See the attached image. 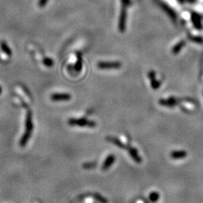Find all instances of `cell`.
<instances>
[{
    "instance_id": "obj_1",
    "label": "cell",
    "mask_w": 203,
    "mask_h": 203,
    "mask_svg": "<svg viewBox=\"0 0 203 203\" xmlns=\"http://www.w3.org/2000/svg\"><path fill=\"white\" fill-rule=\"evenodd\" d=\"M32 130H33V124H32V113L29 111L27 112L26 118V130H25L24 134H23V137L21 138L20 142V144L21 146H24V145H26V143L29 141V138L31 137Z\"/></svg>"
},
{
    "instance_id": "obj_2",
    "label": "cell",
    "mask_w": 203,
    "mask_h": 203,
    "mask_svg": "<svg viewBox=\"0 0 203 203\" xmlns=\"http://www.w3.org/2000/svg\"><path fill=\"white\" fill-rule=\"evenodd\" d=\"M69 124L70 126H77V127H95L96 126V124L94 121H88L84 118H81V119H75V118H72V119L69 120Z\"/></svg>"
},
{
    "instance_id": "obj_3",
    "label": "cell",
    "mask_w": 203,
    "mask_h": 203,
    "mask_svg": "<svg viewBox=\"0 0 203 203\" xmlns=\"http://www.w3.org/2000/svg\"><path fill=\"white\" fill-rule=\"evenodd\" d=\"M51 100L54 102H63L71 99V96L68 93H54L50 96Z\"/></svg>"
},
{
    "instance_id": "obj_4",
    "label": "cell",
    "mask_w": 203,
    "mask_h": 203,
    "mask_svg": "<svg viewBox=\"0 0 203 203\" xmlns=\"http://www.w3.org/2000/svg\"><path fill=\"white\" fill-rule=\"evenodd\" d=\"M115 156L113 154H110L106 157V159L105 160L104 163H103V166H102V169L103 171H106L109 169L111 168L112 165H113L114 163L115 162Z\"/></svg>"
},
{
    "instance_id": "obj_5",
    "label": "cell",
    "mask_w": 203,
    "mask_h": 203,
    "mask_svg": "<svg viewBox=\"0 0 203 203\" xmlns=\"http://www.w3.org/2000/svg\"><path fill=\"white\" fill-rule=\"evenodd\" d=\"M128 151H129V154H130V156L131 157L132 159H133L135 162L137 163H142V158H141V157L139 156L137 150H136V148H133V147L129 148Z\"/></svg>"
},
{
    "instance_id": "obj_6",
    "label": "cell",
    "mask_w": 203,
    "mask_h": 203,
    "mask_svg": "<svg viewBox=\"0 0 203 203\" xmlns=\"http://www.w3.org/2000/svg\"><path fill=\"white\" fill-rule=\"evenodd\" d=\"M187 156V153L184 151H174L171 153V157L173 159H182Z\"/></svg>"
},
{
    "instance_id": "obj_7",
    "label": "cell",
    "mask_w": 203,
    "mask_h": 203,
    "mask_svg": "<svg viewBox=\"0 0 203 203\" xmlns=\"http://www.w3.org/2000/svg\"><path fill=\"white\" fill-rule=\"evenodd\" d=\"M160 104L166 107H174L176 105V101L174 99H160Z\"/></svg>"
},
{
    "instance_id": "obj_8",
    "label": "cell",
    "mask_w": 203,
    "mask_h": 203,
    "mask_svg": "<svg viewBox=\"0 0 203 203\" xmlns=\"http://www.w3.org/2000/svg\"><path fill=\"white\" fill-rule=\"evenodd\" d=\"M106 139H107L108 141H109V142H111V143L114 144V145H115L116 146H118V148H123V149H124V148H126L125 145H124V144L122 143L121 142H120L119 140H118V139H116V138H114V137H107L106 138Z\"/></svg>"
},
{
    "instance_id": "obj_9",
    "label": "cell",
    "mask_w": 203,
    "mask_h": 203,
    "mask_svg": "<svg viewBox=\"0 0 203 203\" xmlns=\"http://www.w3.org/2000/svg\"><path fill=\"white\" fill-rule=\"evenodd\" d=\"M121 66L119 63H100L99 64V68L107 69V68H118Z\"/></svg>"
},
{
    "instance_id": "obj_10",
    "label": "cell",
    "mask_w": 203,
    "mask_h": 203,
    "mask_svg": "<svg viewBox=\"0 0 203 203\" xmlns=\"http://www.w3.org/2000/svg\"><path fill=\"white\" fill-rule=\"evenodd\" d=\"M0 47H1L2 51H3L5 54H6L8 56H11L12 52H11V49H10V47H8V44H7L5 41H1V42H0Z\"/></svg>"
},
{
    "instance_id": "obj_11",
    "label": "cell",
    "mask_w": 203,
    "mask_h": 203,
    "mask_svg": "<svg viewBox=\"0 0 203 203\" xmlns=\"http://www.w3.org/2000/svg\"><path fill=\"white\" fill-rule=\"evenodd\" d=\"M160 199V194L157 192H152L149 195V199L153 202L157 201Z\"/></svg>"
},
{
    "instance_id": "obj_12",
    "label": "cell",
    "mask_w": 203,
    "mask_h": 203,
    "mask_svg": "<svg viewBox=\"0 0 203 203\" xmlns=\"http://www.w3.org/2000/svg\"><path fill=\"white\" fill-rule=\"evenodd\" d=\"M94 198L96 199L98 202H101V203H107V200H106V199L104 198L103 196L99 195V194H98V193L95 194Z\"/></svg>"
},
{
    "instance_id": "obj_13",
    "label": "cell",
    "mask_w": 203,
    "mask_h": 203,
    "mask_svg": "<svg viewBox=\"0 0 203 203\" xmlns=\"http://www.w3.org/2000/svg\"><path fill=\"white\" fill-rule=\"evenodd\" d=\"M44 64L47 67H51L54 65V62L50 58H44Z\"/></svg>"
},
{
    "instance_id": "obj_14",
    "label": "cell",
    "mask_w": 203,
    "mask_h": 203,
    "mask_svg": "<svg viewBox=\"0 0 203 203\" xmlns=\"http://www.w3.org/2000/svg\"><path fill=\"white\" fill-rule=\"evenodd\" d=\"M96 166V163H85L84 164V168L85 169H92L94 168L95 166Z\"/></svg>"
},
{
    "instance_id": "obj_15",
    "label": "cell",
    "mask_w": 203,
    "mask_h": 203,
    "mask_svg": "<svg viewBox=\"0 0 203 203\" xmlns=\"http://www.w3.org/2000/svg\"><path fill=\"white\" fill-rule=\"evenodd\" d=\"M48 1L49 0H39V2H38V6L41 7V8H43V7H44L47 5Z\"/></svg>"
},
{
    "instance_id": "obj_16",
    "label": "cell",
    "mask_w": 203,
    "mask_h": 203,
    "mask_svg": "<svg viewBox=\"0 0 203 203\" xmlns=\"http://www.w3.org/2000/svg\"><path fill=\"white\" fill-rule=\"evenodd\" d=\"M2 87H1V86H0V94H1V93H2Z\"/></svg>"
}]
</instances>
